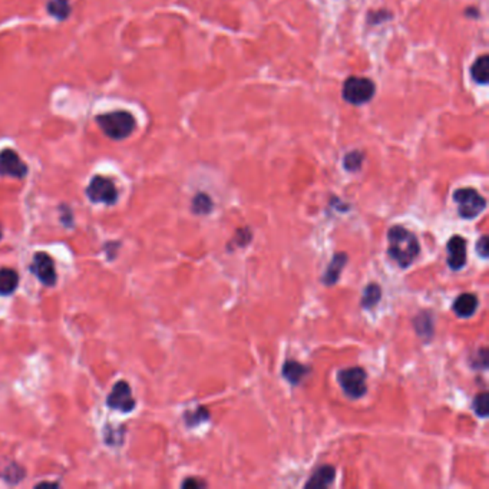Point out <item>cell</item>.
Masks as SVG:
<instances>
[{"label":"cell","instance_id":"17","mask_svg":"<svg viewBox=\"0 0 489 489\" xmlns=\"http://www.w3.org/2000/svg\"><path fill=\"white\" fill-rule=\"evenodd\" d=\"M415 328H416L418 335L427 341V339H431L434 336L432 316L426 312H422L420 314H418L415 319Z\"/></svg>","mask_w":489,"mask_h":489},{"label":"cell","instance_id":"24","mask_svg":"<svg viewBox=\"0 0 489 489\" xmlns=\"http://www.w3.org/2000/svg\"><path fill=\"white\" fill-rule=\"evenodd\" d=\"M488 250H489V241L486 235H482L481 240L477 242V251L481 254L482 258H488Z\"/></svg>","mask_w":489,"mask_h":489},{"label":"cell","instance_id":"4","mask_svg":"<svg viewBox=\"0 0 489 489\" xmlns=\"http://www.w3.org/2000/svg\"><path fill=\"white\" fill-rule=\"evenodd\" d=\"M459 217L465 220L477 218L485 208L486 199L475 188H458L454 193Z\"/></svg>","mask_w":489,"mask_h":489},{"label":"cell","instance_id":"7","mask_svg":"<svg viewBox=\"0 0 489 489\" xmlns=\"http://www.w3.org/2000/svg\"><path fill=\"white\" fill-rule=\"evenodd\" d=\"M107 404L115 411L131 412L135 407V400L130 384L127 382H118L107 399Z\"/></svg>","mask_w":489,"mask_h":489},{"label":"cell","instance_id":"12","mask_svg":"<svg viewBox=\"0 0 489 489\" xmlns=\"http://www.w3.org/2000/svg\"><path fill=\"white\" fill-rule=\"evenodd\" d=\"M478 297L472 293H463L461 294L454 303V312L459 317H471L475 314L478 309Z\"/></svg>","mask_w":489,"mask_h":489},{"label":"cell","instance_id":"1","mask_svg":"<svg viewBox=\"0 0 489 489\" xmlns=\"http://www.w3.org/2000/svg\"><path fill=\"white\" fill-rule=\"evenodd\" d=\"M389 256L402 269L409 267L420 251L419 241L415 234L402 226H395L388 231Z\"/></svg>","mask_w":489,"mask_h":489},{"label":"cell","instance_id":"9","mask_svg":"<svg viewBox=\"0 0 489 489\" xmlns=\"http://www.w3.org/2000/svg\"><path fill=\"white\" fill-rule=\"evenodd\" d=\"M28 174V167L19 155L12 150H5L0 152V175L24 178Z\"/></svg>","mask_w":489,"mask_h":489},{"label":"cell","instance_id":"13","mask_svg":"<svg viewBox=\"0 0 489 489\" xmlns=\"http://www.w3.org/2000/svg\"><path fill=\"white\" fill-rule=\"evenodd\" d=\"M335 477V468L330 465H323L312 475V478L305 482V488H328L333 483Z\"/></svg>","mask_w":489,"mask_h":489},{"label":"cell","instance_id":"23","mask_svg":"<svg viewBox=\"0 0 489 489\" xmlns=\"http://www.w3.org/2000/svg\"><path fill=\"white\" fill-rule=\"evenodd\" d=\"M474 409H475V414L481 418H486L488 416V409H489V404H488V393L486 392H482L479 395H477L475 400H474Z\"/></svg>","mask_w":489,"mask_h":489},{"label":"cell","instance_id":"18","mask_svg":"<svg viewBox=\"0 0 489 489\" xmlns=\"http://www.w3.org/2000/svg\"><path fill=\"white\" fill-rule=\"evenodd\" d=\"M382 299V289L377 286V284L372 283L368 284V286L364 287L363 290V297H362V308L364 309H372L375 305L380 301Z\"/></svg>","mask_w":489,"mask_h":489},{"label":"cell","instance_id":"14","mask_svg":"<svg viewBox=\"0 0 489 489\" xmlns=\"http://www.w3.org/2000/svg\"><path fill=\"white\" fill-rule=\"evenodd\" d=\"M309 373V368L299 362L289 360L283 366V376L286 377L292 384H299Z\"/></svg>","mask_w":489,"mask_h":489},{"label":"cell","instance_id":"8","mask_svg":"<svg viewBox=\"0 0 489 489\" xmlns=\"http://www.w3.org/2000/svg\"><path fill=\"white\" fill-rule=\"evenodd\" d=\"M32 272L33 274L42 281L45 286H53L56 283V270H55V263L51 256L46 253H36L33 256V263H32Z\"/></svg>","mask_w":489,"mask_h":489},{"label":"cell","instance_id":"5","mask_svg":"<svg viewBox=\"0 0 489 489\" xmlns=\"http://www.w3.org/2000/svg\"><path fill=\"white\" fill-rule=\"evenodd\" d=\"M366 372L362 368H349L339 372V383L343 392L352 399H359L366 395L368 386H366Z\"/></svg>","mask_w":489,"mask_h":489},{"label":"cell","instance_id":"11","mask_svg":"<svg viewBox=\"0 0 489 489\" xmlns=\"http://www.w3.org/2000/svg\"><path fill=\"white\" fill-rule=\"evenodd\" d=\"M346 263H348V254L346 253H337L335 254V257L332 258L328 270H326V274L323 276V283L326 286H335L337 283L341 270L344 269Z\"/></svg>","mask_w":489,"mask_h":489},{"label":"cell","instance_id":"3","mask_svg":"<svg viewBox=\"0 0 489 489\" xmlns=\"http://www.w3.org/2000/svg\"><path fill=\"white\" fill-rule=\"evenodd\" d=\"M376 87L369 78L350 76L344 80L343 98L352 105H364L371 102L375 96Z\"/></svg>","mask_w":489,"mask_h":489},{"label":"cell","instance_id":"2","mask_svg":"<svg viewBox=\"0 0 489 489\" xmlns=\"http://www.w3.org/2000/svg\"><path fill=\"white\" fill-rule=\"evenodd\" d=\"M96 122L107 136L118 141L128 138L134 132L136 125L134 116L125 111L102 114L96 118Z\"/></svg>","mask_w":489,"mask_h":489},{"label":"cell","instance_id":"22","mask_svg":"<svg viewBox=\"0 0 489 489\" xmlns=\"http://www.w3.org/2000/svg\"><path fill=\"white\" fill-rule=\"evenodd\" d=\"M186 423L188 426H195L201 422H206L208 418H210V414L208 411L206 409V407H198V409L195 412H188L186 414Z\"/></svg>","mask_w":489,"mask_h":489},{"label":"cell","instance_id":"21","mask_svg":"<svg viewBox=\"0 0 489 489\" xmlns=\"http://www.w3.org/2000/svg\"><path fill=\"white\" fill-rule=\"evenodd\" d=\"M364 159V154L360 151H352L349 154H346L344 159H343V166L346 168V171L349 172H357L362 168Z\"/></svg>","mask_w":489,"mask_h":489},{"label":"cell","instance_id":"26","mask_svg":"<svg viewBox=\"0 0 489 489\" xmlns=\"http://www.w3.org/2000/svg\"><path fill=\"white\" fill-rule=\"evenodd\" d=\"M0 240H2V229H0Z\"/></svg>","mask_w":489,"mask_h":489},{"label":"cell","instance_id":"20","mask_svg":"<svg viewBox=\"0 0 489 489\" xmlns=\"http://www.w3.org/2000/svg\"><path fill=\"white\" fill-rule=\"evenodd\" d=\"M193 211L198 215H207L213 211V201L207 194H197L193 199Z\"/></svg>","mask_w":489,"mask_h":489},{"label":"cell","instance_id":"10","mask_svg":"<svg viewBox=\"0 0 489 489\" xmlns=\"http://www.w3.org/2000/svg\"><path fill=\"white\" fill-rule=\"evenodd\" d=\"M447 264L454 272L465 267L466 264V240L462 235H454L447 242Z\"/></svg>","mask_w":489,"mask_h":489},{"label":"cell","instance_id":"25","mask_svg":"<svg viewBox=\"0 0 489 489\" xmlns=\"http://www.w3.org/2000/svg\"><path fill=\"white\" fill-rule=\"evenodd\" d=\"M206 486H207L206 482L197 478H188L187 481L182 482V488H206Z\"/></svg>","mask_w":489,"mask_h":489},{"label":"cell","instance_id":"6","mask_svg":"<svg viewBox=\"0 0 489 489\" xmlns=\"http://www.w3.org/2000/svg\"><path fill=\"white\" fill-rule=\"evenodd\" d=\"M87 195L92 202H104L108 204V206H112L118 199L115 184L105 177L92 178L91 184L87 188Z\"/></svg>","mask_w":489,"mask_h":489},{"label":"cell","instance_id":"15","mask_svg":"<svg viewBox=\"0 0 489 489\" xmlns=\"http://www.w3.org/2000/svg\"><path fill=\"white\" fill-rule=\"evenodd\" d=\"M471 76L474 79V82L478 85H486L489 82V56L488 55H482L475 60L471 68Z\"/></svg>","mask_w":489,"mask_h":489},{"label":"cell","instance_id":"16","mask_svg":"<svg viewBox=\"0 0 489 489\" xmlns=\"http://www.w3.org/2000/svg\"><path fill=\"white\" fill-rule=\"evenodd\" d=\"M19 284V276L12 269H0V296L12 294Z\"/></svg>","mask_w":489,"mask_h":489},{"label":"cell","instance_id":"19","mask_svg":"<svg viewBox=\"0 0 489 489\" xmlns=\"http://www.w3.org/2000/svg\"><path fill=\"white\" fill-rule=\"evenodd\" d=\"M48 12L59 20H65L71 13L69 0H49Z\"/></svg>","mask_w":489,"mask_h":489}]
</instances>
